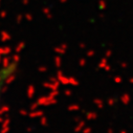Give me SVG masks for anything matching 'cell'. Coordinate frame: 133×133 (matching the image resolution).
<instances>
[{
	"mask_svg": "<svg viewBox=\"0 0 133 133\" xmlns=\"http://www.w3.org/2000/svg\"><path fill=\"white\" fill-rule=\"evenodd\" d=\"M16 70H17L16 63H10L0 68V101H1L3 91L5 90L8 84L15 76Z\"/></svg>",
	"mask_w": 133,
	"mask_h": 133,
	"instance_id": "cell-1",
	"label": "cell"
}]
</instances>
